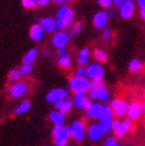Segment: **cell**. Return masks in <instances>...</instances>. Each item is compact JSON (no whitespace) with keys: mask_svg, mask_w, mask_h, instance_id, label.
<instances>
[{"mask_svg":"<svg viewBox=\"0 0 145 146\" xmlns=\"http://www.w3.org/2000/svg\"><path fill=\"white\" fill-rule=\"evenodd\" d=\"M74 19V11L69 6H61L57 10V18H56V29L60 31L64 30Z\"/></svg>","mask_w":145,"mask_h":146,"instance_id":"6da1fadb","label":"cell"},{"mask_svg":"<svg viewBox=\"0 0 145 146\" xmlns=\"http://www.w3.org/2000/svg\"><path fill=\"white\" fill-rule=\"evenodd\" d=\"M69 87L72 92H75L76 94H80V93H86L87 90L90 89V81L89 78L87 77H72L70 78L69 81Z\"/></svg>","mask_w":145,"mask_h":146,"instance_id":"7a4b0ae2","label":"cell"},{"mask_svg":"<svg viewBox=\"0 0 145 146\" xmlns=\"http://www.w3.org/2000/svg\"><path fill=\"white\" fill-rule=\"evenodd\" d=\"M113 121H114L113 120V109L110 105H105L104 106V113L99 119V123H100V126L102 127L104 133H108L112 129Z\"/></svg>","mask_w":145,"mask_h":146,"instance_id":"3957f363","label":"cell"},{"mask_svg":"<svg viewBox=\"0 0 145 146\" xmlns=\"http://www.w3.org/2000/svg\"><path fill=\"white\" fill-rule=\"evenodd\" d=\"M53 134L55 137V145L56 146H66L69 137H70V129L69 127H57L53 128Z\"/></svg>","mask_w":145,"mask_h":146,"instance_id":"277c9868","label":"cell"},{"mask_svg":"<svg viewBox=\"0 0 145 146\" xmlns=\"http://www.w3.org/2000/svg\"><path fill=\"white\" fill-rule=\"evenodd\" d=\"M132 123H131V120L130 119H124V120H114L113 121V125H112V129L114 131V133L121 137L126 134L130 128H131Z\"/></svg>","mask_w":145,"mask_h":146,"instance_id":"5b68a950","label":"cell"},{"mask_svg":"<svg viewBox=\"0 0 145 146\" xmlns=\"http://www.w3.org/2000/svg\"><path fill=\"white\" fill-rule=\"evenodd\" d=\"M69 129H70V135L74 138L76 141H82L83 140L84 134H86V127L81 121L71 122Z\"/></svg>","mask_w":145,"mask_h":146,"instance_id":"8992f818","label":"cell"},{"mask_svg":"<svg viewBox=\"0 0 145 146\" xmlns=\"http://www.w3.org/2000/svg\"><path fill=\"white\" fill-rule=\"evenodd\" d=\"M104 74H105L104 68L96 63L88 65V68L86 69L87 78H93V81H101V78L104 77Z\"/></svg>","mask_w":145,"mask_h":146,"instance_id":"52a82bcc","label":"cell"},{"mask_svg":"<svg viewBox=\"0 0 145 146\" xmlns=\"http://www.w3.org/2000/svg\"><path fill=\"white\" fill-rule=\"evenodd\" d=\"M112 109H113V113L119 116V118H122V116H125L126 113H127V102L125 100H121V99H115L112 105H111Z\"/></svg>","mask_w":145,"mask_h":146,"instance_id":"ba28073f","label":"cell"},{"mask_svg":"<svg viewBox=\"0 0 145 146\" xmlns=\"http://www.w3.org/2000/svg\"><path fill=\"white\" fill-rule=\"evenodd\" d=\"M67 96H68V92L66 89L56 88V89H53L51 92L48 93L47 101L48 102H57V101H61V100H66Z\"/></svg>","mask_w":145,"mask_h":146,"instance_id":"9c48e42d","label":"cell"},{"mask_svg":"<svg viewBox=\"0 0 145 146\" xmlns=\"http://www.w3.org/2000/svg\"><path fill=\"white\" fill-rule=\"evenodd\" d=\"M86 109H87V115L94 119H100V116L104 113V106L99 104V102H90L89 106Z\"/></svg>","mask_w":145,"mask_h":146,"instance_id":"30bf717a","label":"cell"},{"mask_svg":"<svg viewBox=\"0 0 145 146\" xmlns=\"http://www.w3.org/2000/svg\"><path fill=\"white\" fill-rule=\"evenodd\" d=\"M104 134H105L104 129L100 126V123H92L88 127V129H87V135L89 137L90 140H94V141L101 139V137Z\"/></svg>","mask_w":145,"mask_h":146,"instance_id":"8fae6325","label":"cell"},{"mask_svg":"<svg viewBox=\"0 0 145 146\" xmlns=\"http://www.w3.org/2000/svg\"><path fill=\"white\" fill-rule=\"evenodd\" d=\"M143 113V108L142 105L138 102H132L127 107V119L130 120H137L140 116V114Z\"/></svg>","mask_w":145,"mask_h":146,"instance_id":"7c38bea8","label":"cell"},{"mask_svg":"<svg viewBox=\"0 0 145 146\" xmlns=\"http://www.w3.org/2000/svg\"><path fill=\"white\" fill-rule=\"evenodd\" d=\"M68 42H69V35L63 31L56 32L53 37V44L59 49H63L68 44Z\"/></svg>","mask_w":145,"mask_h":146,"instance_id":"4fadbf2b","label":"cell"},{"mask_svg":"<svg viewBox=\"0 0 145 146\" xmlns=\"http://www.w3.org/2000/svg\"><path fill=\"white\" fill-rule=\"evenodd\" d=\"M133 12H134V4L131 1V0L124 1L122 5L120 6V16L122 18H125V19L131 18Z\"/></svg>","mask_w":145,"mask_h":146,"instance_id":"5bb4252c","label":"cell"},{"mask_svg":"<svg viewBox=\"0 0 145 146\" xmlns=\"http://www.w3.org/2000/svg\"><path fill=\"white\" fill-rule=\"evenodd\" d=\"M107 20H108V14L105 11H100L98 13H95V16L93 18V23L94 26L98 27V29H102L106 26L107 24Z\"/></svg>","mask_w":145,"mask_h":146,"instance_id":"9a60e30c","label":"cell"},{"mask_svg":"<svg viewBox=\"0 0 145 146\" xmlns=\"http://www.w3.org/2000/svg\"><path fill=\"white\" fill-rule=\"evenodd\" d=\"M39 25L43 27V30L47 32H53L56 29V19L50 18V17H45L39 19Z\"/></svg>","mask_w":145,"mask_h":146,"instance_id":"2e32d148","label":"cell"},{"mask_svg":"<svg viewBox=\"0 0 145 146\" xmlns=\"http://www.w3.org/2000/svg\"><path fill=\"white\" fill-rule=\"evenodd\" d=\"M74 104L76 106V108L78 109H83L87 108L89 106V99L87 98L83 93H80V94H75V98H74Z\"/></svg>","mask_w":145,"mask_h":146,"instance_id":"e0dca14e","label":"cell"},{"mask_svg":"<svg viewBox=\"0 0 145 146\" xmlns=\"http://www.w3.org/2000/svg\"><path fill=\"white\" fill-rule=\"evenodd\" d=\"M27 90V87L25 83H21V82H18L16 83L14 86H12V88H11V95L13 98H20V96H23L24 94L26 93Z\"/></svg>","mask_w":145,"mask_h":146,"instance_id":"ac0fdd59","label":"cell"},{"mask_svg":"<svg viewBox=\"0 0 145 146\" xmlns=\"http://www.w3.org/2000/svg\"><path fill=\"white\" fill-rule=\"evenodd\" d=\"M72 106V101L71 100H61V101H57L55 102V107L57 108V111H59L61 114H66L70 111V108Z\"/></svg>","mask_w":145,"mask_h":146,"instance_id":"d6986e66","label":"cell"},{"mask_svg":"<svg viewBox=\"0 0 145 146\" xmlns=\"http://www.w3.org/2000/svg\"><path fill=\"white\" fill-rule=\"evenodd\" d=\"M89 96L101 101H106L110 98V93L106 89H89Z\"/></svg>","mask_w":145,"mask_h":146,"instance_id":"ffe728a7","label":"cell"},{"mask_svg":"<svg viewBox=\"0 0 145 146\" xmlns=\"http://www.w3.org/2000/svg\"><path fill=\"white\" fill-rule=\"evenodd\" d=\"M43 36H44V30L43 27L39 25V24H36V25H32L31 26V30H30V37L36 40V42H39Z\"/></svg>","mask_w":145,"mask_h":146,"instance_id":"44dd1931","label":"cell"},{"mask_svg":"<svg viewBox=\"0 0 145 146\" xmlns=\"http://www.w3.org/2000/svg\"><path fill=\"white\" fill-rule=\"evenodd\" d=\"M50 120L54 122V125L57 126V127H63L64 125V116L63 114H61L59 111H55V112H51L49 115Z\"/></svg>","mask_w":145,"mask_h":146,"instance_id":"7402d4cb","label":"cell"},{"mask_svg":"<svg viewBox=\"0 0 145 146\" xmlns=\"http://www.w3.org/2000/svg\"><path fill=\"white\" fill-rule=\"evenodd\" d=\"M128 69L132 72H139L140 70H143V62L140 60H131L128 63Z\"/></svg>","mask_w":145,"mask_h":146,"instance_id":"603a6c76","label":"cell"},{"mask_svg":"<svg viewBox=\"0 0 145 146\" xmlns=\"http://www.w3.org/2000/svg\"><path fill=\"white\" fill-rule=\"evenodd\" d=\"M88 58H89V50L84 48L80 51V54H78V63L81 65H84L88 62Z\"/></svg>","mask_w":145,"mask_h":146,"instance_id":"cb8c5ba5","label":"cell"},{"mask_svg":"<svg viewBox=\"0 0 145 146\" xmlns=\"http://www.w3.org/2000/svg\"><path fill=\"white\" fill-rule=\"evenodd\" d=\"M36 57H37V50H36V49H31V50L24 56L23 61H24V63H26V64H31V63L36 60Z\"/></svg>","mask_w":145,"mask_h":146,"instance_id":"d4e9b609","label":"cell"},{"mask_svg":"<svg viewBox=\"0 0 145 146\" xmlns=\"http://www.w3.org/2000/svg\"><path fill=\"white\" fill-rule=\"evenodd\" d=\"M94 57H95V60L99 61V62H106L107 61L106 51L101 50V49H96L95 51H94Z\"/></svg>","mask_w":145,"mask_h":146,"instance_id":"484cf974","label":"cell"},{"mask_svg":"<svg viewBox=\"0 0 145 146\" xmlns=\"http://www.w3.org/2000/svg\"><path fill=\"white\" fill-rule=\"evenodd\" d=\"M59 64L63 68H69L71 65V61H70V56L64 55V56H60L59 57Z\"/></svg>","mask_w":145,"mask_h":146,"instance_id":"4316f807","label":"cell"},{"mask_svg":"<svg viewBox=\"0 0 145 146\" xmlns=\"http://www.w3.org/2000/svg\"><path fill=\"white\" fill-rule=\"evenodd\" d=\"M29 109H30V102L24 101L23 104H20V106L16 109V113H17V114H23V113L27 112Z\"/></svg>","mask_w":145,"mask_h":146,"instance_id":"83f0119b","label":"cell"},{"mask_svg":"<svg viewBox=\"0 0 145 146\" xmlns=\"http://www.w3.org/2000/svg\"><path fill=\"white\" fill-rule=\"evenodd\" d=\"M81 30H82V24L81 23H75L70 29V36H76Z\"/></svg>","mask_w":145,"mask_h":146,"instance_id":"f1b7e54d","label":"cell"},{"mask_svg":"<svg viewBox=\"0 0 145 146\" xmlns=\"http://www.w3.org/2000/svg\"><path fill=\"white\" fill-rule=\"evenodd\" d=\"M104 146H119V143L117 140V138L114 137H108L105 140V145Z\"/></svg>","mask_w":145,"mask_h":146,"instance_id":"f546056e","label":"cell"},{"mask_svg":"<svg viewBox=\"0 0 145 146\" xmlns=\"http://www.w3.org/2000/svg\"><path fill=\"white\" fill-rule=\"evenodd\" d=\"M30 71H31V64H26V63H24L23 65H21V68H20L21 75H27Z\"/></svg>","mask_w":145,"mask_h":146,"instance_id":"4dcf8cb0","label":"cell"},{"mask_svg":"<svg viewBox=\"0 0 145 146\" xmlns=\"http://www.w3.org/2000/svg\"><path fill=\"white\" fill-rule=\"evenodd\" d=\"M20 76H21V72L18 69H14V70H12L10 72V78L11 80H19Z\"/></svg>","mask_w":145,"mask_h":146,"instance_id":"1f68e13d","label":"cell"},{"mask_svg":"<svg viewBox=\"0 0 145 146\" xmlns=\"http://www.w3.org/2000/svg\"><path fill=\"white\" fill-rule=\"evenodd\" d=\"M111 35H112L111 29L110 27H106L105 30H104V33H102V39L105 42H108V40H110V38H111Z\"/></svg>","mask_w":145,"mask_h":146,"instance_id":"d6a6232c","label":"cell"},{"mask_svg":"<svg viewBox=\"0 0 145 146\" xmlns=\"http://www.w3.org/2000/svg\"><path fill=\"white\" fill-rule=\"evenodd\" d=\"M21 4H23V6L26 7V9H32V7H35L37 5V3L33 1V0H24Z\"/></svg>","mask_w":145,"mask_h":146,"instance_id":"836d02e7","label":"cell"},{"mask_svg":"<svg viewBox=\"0 0 145 146\" xmlns=\"http://www.w3.org/2000/svg\"><path fill=\"white\" fill-rule=\"evenodd\" d=\"M99 5H100L101 7L108 9V7L112 5V1H111V0H99Z\"/></svg>","mask_w":145,"mask_h":146,"instance_id":"e575fe53","label":"cell"},{"mask_svg":"<svg viewBox=\"0 0 145 146\" xmlns=\"http://www.w3.org/2000/svg\"><path fill=\"white\" fill-rule=\"evenodd\" d=\"M84 75H86V69L84 68H78L76 70V76L77 77H84Z\"/></svg>","mask_w":145,"mask_h":146,"instance_id":"d590c367","label":"cell"},{"mask_svg":"<svg viewBox=\"0 0 145 146\" xmlns=\"http://www.w3.org/2000/svg\"><path fill=\"white\" fill-rule=\"evenodd\" d=\"M36 3H37V5H39V6H45L49 4V0H38V1H36Z\"/></svg>","mask_w":145,"mask_h":146,"instance_id":"8d00e7d4","label":"cell"},{"mask_svg":"<svg viewBox=\"0 0 145 146\" xmlns=\"http://www.w3.org/2000/svg\"><path fill=\"white\" fill-rule=\"evenodd\" d=\"M122 3H124V1H122V0H115V1H113L112 4H113L115 7H118V6L120 7V6L122 5Z\"/></svg>","mask_w":145,"mask_h":146,"instance_id":"74e56055","label":"cell"},{"mask_svg":"<svg viewBox=\"0 0 145 146\" xmlns=\"http://www.w3.org/2000/svg\"><path fill=\"white\" fill-rule=\"evenodd\" d=\"M138 5H139V7H140V10H145V0H139Z\"/></svg>","mask_w":145,"mask_h":146,"instance_id":"f35d334b","label":"cell"},{"mask_svg":"<svg viewBox=\"0 0 145 146\" xmlns=\"http://www.w3.org/2000/svg\"><path fill=\"white\" fill-rule=\"evenodd\" d=\"M64 55H67V50H66V48L60 49V56H64Z\"/></svg>","mask_w":145,"mask_h":146,"instance_id":"ab89813d","label":"cell"},{"mask_svg":"<svg viewBox=\"0 0 145 146\" xmlns=\"http://www.w3.org/2000/svg\"><path fill=\"white\" fill-rule=\"evenodd\" d=\"M107 14H108V17H114L115 12H114V11H108V12H107Z\"/></svg>","mask_w":145,"mask_h":146,"instance_id":"60d3db41","label":"cell"},{"mask_svg":"<svg viewBox=\"0 0 145 146\" xmlns=\"http://www.w3.org/2000/svg\"><path fill=\"white\" fill-rule=\"evenodd\" d=\"M140 13H142V18H143L144 21H145V10H140Z\"/></svg>","mask_w":145,"mask_h":146,"instance_id":"b9f144b4","label":"cell"},{"mask_svg":"<svg viewBox=\"0 0 145 146\" xmlns=\"http://www.w3.org/2000/svg\"><path fill=\"white\" fill-rule=\"evenodd\" d=\"M142 108H143V113H144V115H145V101H144V104H143Z\"/></svg>","mask_w":145,"mask_h":146,"instance_id":"7bdbcfd3","label":"cell"},{"mask_svg":"<svg viewBox=\"0 0 145 146\" xmlns=\"http://www.w3.org/2000/svg\"><path fill=\"white\" fill-rule=\"evenodd\" d=\"M56 3H60V4H63V3H66V0H56Z\"/></svg>","mask_w":145,"mask_h":146,"instance_id":"ee69618b","label":"cell"}]
</instances>
